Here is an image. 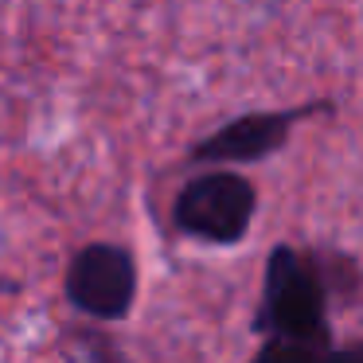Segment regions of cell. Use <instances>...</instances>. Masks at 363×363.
I'll return each instance as SVG.
<instances>
[{"label": "cell", "instance_id": "cell-1", "mask_svg": "<svg viewBox=\"0 0 363 363\" xmlns=\"http://www.w3.org/2000/svg\"><path fill=\"white\" fill-rule=\"evenodd\" d=\"M328 297L332 285L324 277L320 250L277 242L266 258L262 301L250 328L262 336V344H336L328 324Z\"/></svg>", "mask_w": 363, "mask_h": 363}, {"label": "cell", "instance_id": "cell-2", "mask_svg": "<svg viewBox=\"0 0 363 363\" xmlns=\"http://www.w3.org/2000/svg\"><path fill=\"white\" fill-rule=\"evenodd\" d=\"M258 215V188L230 168L199 172L176 191L172 227L207 246H238Z\"/></svg>", "mask_w": 363, "mask_h": 363}, {"label": "cell", "instance_id": "cell-3", "mask_svg": "<svg viewBox=\"0 0 363 363\" xmlns=\"http://www.w3.org/2000/svg\"><path fill=\"white\" fill-rule=\"evenodd\" d=\"M71 308L90 320H125L137 305V258L121 242H86L63 277Z\"/></svg>", "mask_w": 363, "mask_h": 363}, {"label": "cell", "instance_id": "cell-4", "mask_svg": "<svg viewBox=\"0 0 363 363\" xmlns=\"http://www.w3.org/2000/svg\"><path fill=\"white\" fill-rule=\"evenodd\" d=\"M316 113H332V102H301L289 110H254V113H238L227 125H219L215 133H207L203 141H196L188 149V160L196 164H258V160L274 157L277 149H285L293 137V129L301 121L316 118Z\"/></svg>", "mask_w": 363, "mask_h": 363}, {"label": "cell", "instance_id": "cell-5", "mask_svg": "<svg viewBox=\"0 0 363 363\" xmlns=\"http://www.w3.org/2000/svg\"><path fill=\"white\" fill-rule=\"evenodd\" d=\"M250 363H363V340L352 344H281L266 340Z\"/></svg>", "mask_w": 363, "mask_h": 363}]
</instances>
